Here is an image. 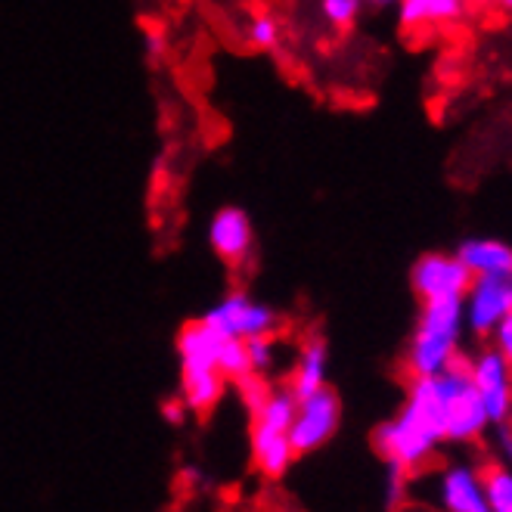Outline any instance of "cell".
I'll list each match as a JSON object with an SVG mask.
<instances>
[{
    "label": "cell",
    "instance_id": "7",
    "mask_svg": "<svg viewBox=\"0 0 512 512\" xmlns=\"http://www.w3.org/2000/svg\"><path fill=\"white\" fill-rule=\"evenodd\" d=\"M469 364V376L481 395V404H485L488 423L500 426L512 419V367L503 360V354L488 345L475 351L472 357H466Z\"/></svg>",
    "mask_w": 512,
    "mask_h": 512
},
{
    "label": "cell",
    "instance_id": "28",
    "mask_svg": "<svg viewBox=\"0 0 512 512\" xmlns=\"http://www.w3.org/2000/svg\"><path fill=\"white\" fill-rule=\"evenodd\" d=\"M494 7L503 10V13H512V0H494Z\"/></svg>",
    "mask_w": 512,
    "mask_h": 512
},
{
    "label": "cell",
    "instance_id": "3",
    "mask_svg": "<svg viewBox=\"0 0 512 512\" xmlns=\"http://www.w3.org/2000/svg\"><path fill=\"white\" fill-rule=\"evenodd\" d=\"M463 329V298L423 301V311H419L407 345V373L438 376L441 370H447L460 357Z\"/></svg>",
    "mask_w": 512,
    "mask_h": 512
},
{
    "label": "cell",
    "instance_id": "13",
    "mask_svg": "<svg viewBox=\"0 0 512 512\" xmlns=\"http://www.w3.org/2000/svg\"><path fill=\"white\" fill-rule=\"evenodd\" d=\"M249 447H252L255 469L264 478H280L295 463V450H292V441H289L286 432H274V429H267V426L252 423Z\"/></svg>",
    "mask_w": 512,
    "mask_h": 512
},
{
    "label": "cell",
    "instance_id": "10",
    "mask_svg": "<svg viewBox=\"0 0 512 512\" xmlns=\"http://www.w3.org/2000/svg\"><path fill=\"white\" fill-rule=\"evenodd\" d=\"M208 243H212L218 258L239 267L255 249V227L243 208L236 205L218 208L212 224H208Z\"/></svg>",
    "mask_w": 512,
    "mask_h": 512
},
{
    "label": "cell",
    "instance_id": "24",
    "mask_svg": "<svg viewBox=\"0 0 512 512\" xmlns=\"http://www.w3.org/2000/svg\"><path fill=\"white\" fill-rule=\"evenodd\" d=\"M491 339V345L503 354V360L512 367V314L509 317H503L497 326H494V333L488 336Z\"/></svg>",
    "mask_w": 512,
    "mask_h": 512
},
{
    "label": "cell",
    "instance_id": "17",
    "mask_svg": "<svg viewBox=\"0 0 512 512\" xmlns=\"http://www.w3.org/2000/svg\"><path fill=\"white\" fill-rule=\"evenodd\" d=\"M485 475V494L491 512H512V469L509 466H491Z\"/></svg>",
    "mask_w": 512,
    "mask_h": 512
},
{
    "label": "cell",
    "instance_id": "22",
    "mask_svg": "<svg viewBox=\"0 0 512 512\" xmlns=\"http://www.w3.org/2000/svg\"><path fill=\"white\" fill-rule=\"evenodd\" d=\"M407 481L410 472L395 466V463H385V506L388 509H398L407 497Z\"/></svg>",
    "mask_w": 512,
    "mask_h": 512
},
{
    "label": "cell",
    "instance_id": "19",
    "mask_svg": "<svg viewBox=\"0 0 512 512\" xmlns=\"http://www.w3.org/2000/svg\"><path fill=\"white\" fill-rule=\"evenodd\" d=\"M246 354H249V370L255 376H267L277 367V342L274 336H255L246 339Z\"/></svg>",
    "mask_w": 512,
    "mask_h": 512
},
{
    "label": "cell",
    "instance_id": "9",
    "mask_svg": "<svg viewBox=\"0 0 512 512\" xmlns=\"http://www.w3.org/2000/svg\"><path fill=\"white\" fill-rule=\"evenodd\" d=\"M472 283V274L457 255L447 252H426L419 255L410 267V286L419 301H438V298H463Z\"/></svg>",
    "mask_w": 512,
    "mask_h": 512
},
{
    "label": "cell",
    "instance_id": "1",
    "mask_svg": "<svg viewBox=\"0 0 512 512\" xmlns=\"http://www.w3.org/2000/svg\"><path fill=\"white\" fill-rule=\"evenodd\" d=\"M444 441V419L432 376H413L398 416L385 419L373 432V447L385 463L407 472L423 469Z\"/></svg>",
    "mask_w": 512,
    "mask_h": 512
},
{
    "label": "cell",
    "instance_id": "4",
    "mask_svg": "<svg viewBox=\"0 0 512 512\" xmlns=\"http://www.w3.org/2000/svg\"><path fill=\"white\" fill-rule=\"evenodd\" d=\"M432 379H435L441 419H444V441L472 444L491 429L485 404H481V395L469 376V364L463 354Z\"/></svg>",
    "mask_w": 512,
    "mask_h": 512
},
{
    "label": "cell",
    "instance_id": "27",
    "mask_svg": "<svg viewBox=\"0 0 512 512\" xmlns=\"http://www.w3.org/2000/svg\"><path fill=\"white\" fill-rule=\"evenodd\" d=\"M370 7H379V10H385V7H398L401 0H367Z\"/></svg>",
    "mask_w": 512,
    "mask_h": 512
},
{
    "label": "cell",
    "instance_id": "23",
    "mask_svg": "<svg viewBox=\"0 0 512 512\" xmlns=\"http://www.w3.org/2000/svg\"><path fill=\"white\" fill-rule=\"evenodd\" d=\"M168 53V32L162 25H146V56L149 63H162Z\"/></svg>",
    "mask_w": 512,
    "mask_h": 512
},
{
    "label": "cell",
    "instance_id": "12",
    "mask_svg": "<svg viewBox=\"0 0 512 512\" xmlns=\"http://www.w3.org/2000/svg\"><path fill=\"white\" fill-rule=\"evenodd\" d=\"M472 277H512V246L494 236H469L454 252Z\"/></svg>",
    "mask_w": 512,
    "mask_h": 512
},
{
    "label": "cell",
    "instance_id": "25",
    "mask_svg": "<svg viewBox=\"0 0 512 512\" xmlns=\"http://www.w3.org/2000/svg\"><path fill=\"white\" fill-rule=\"evenodd\" d=\"M494 444H497V460H500V466H509L512 469V426L509 423H500L497 426Z\"/></svg>",
    "mask_w": 512,
    "mask_h": 512
},
{
    "label": "cell",
    "instance_id": "15",
    "mask_svg": "<svg viewBox=\"0 0 512 512\" xmlns=\"http://www.w3.org/2000/svg\"><path fill=\"white\" fill-rule=\"evenodd\" d=\"M466 10V0H401L398 19L404 28H426L457 22Z\"/></svg>",
    "mask_w": 512,
    "mask_h": 512
},
{
    "label": "cell",
    "instance_id": "5",
    "mask_svg": "<svg viewBox=\"0 0 512 512\" xmlns=\"http://www.w3.org/2000/svg\"><path fill=\"white\" fill-rule=\"evenodd\" d=\"M199 320L212 326L218 336L243 339V342L255 339V336H274L283 326V320L274 308L261 305V301H255L249 292H239V289L224 295L221 301H215Z\"/></svg>",
    "mask_w": 512,
    "mask_h": 512
},
{
    "label": "cell",
    "instance_id": "6",
    "mask_svg": "<svg viewBox=\"0 0 512 512\" xmlns=\"http://www.w3.org/2000/svg\"><path fill=\"white\" fill-rule=\"evenodd\" d=\"M339 423H342V401L329 385L314 391V395L298 398L295 419L289 426V441H292L295 457L320 450L339 432Z\"/></svg>",
    "mask_w": 512,
    "mask_h": 512
},
{
    "label": "cell",
    "instance_id": "14",
    "mask_svg": "<svg viewBox=\"0 0 512 512\" xmlns=\"http://www.w3.org/2000/svg\"><path fill=\"white\" fill-rule=\"evenodd\" d=\"M326 376H329V348L320 336H311L298 351L295 370L289 376V391L295 398L314 395V391L326 388Z\"/></svg>",
    "mask_w": 512,
    "mask_h": 512
},
{
    "label": "cell",
    "instance_id": "18",
    "mask_svg": "<svg viewBox=\"0 0 512 512\" xmlns=\"http://www.w3.org/2000/svg\"><path fill=\"white\" fill-rule=\"evenodd\" d=\"M218 370L227 382H236L249 376V354H246V342L243 339H224L221 351H218Z\"/></svg>",
    "mask_w": 512,
    "mask_h": 512
},
{
    "label": "cell",
    "instance_id": "21",
    "mask_svg": "<svg viewBox=\"0 0 512 512\" xmlns=\"http://www.w3.org/2000/svg\"><path fill=\"white\" fill-rule=\"evenodd\" d=\"M360 10H364V0H320V13L326 16L329 25H336V28L354 25Z\"/></svg>",
    "mask_w": 512,
    "mask_h": 512
},
{
    "label": "cell",
    "instance_id": "11",
    "mask_svg": "<svg viewBox=\"0 0 512 512\" xmlns=\"http://www.w3.org/2000/svg\"><path fill=\"white\" fill-rule=\"evenodd\" d=\"M438 506L444 512H491L485 475L469 463L447 466L438 475Z\"/></svg>",
    "mask_w": 512,
    "mask_h": 512
},
{
    "label": "cell",
    "instance_id": "8",
    "mask_svg": "<svg viewBox=\"0 0 512 512\" xmlns=\"http://www.w3.org/2000/svg\"><path fill=\"white\" fill-rule=\"evenodd\" d=\"M512 314V277H472L463 295L466 329L478 339H488L494 326Z\"/></svg>",
    "mask_w": 512,
    "mask_h": 512
},
{
    "label": "cell",
    "instance_id": "16",
    "mask_svg": "<svg viewBox=\"0 0 512 512\" xmlns=\"http://www.w3.org/2000/svg\"><path fill=\"white\" fill-rule=\"evenodd\" d=\"M295 407H298V398L289 391V385L286 388H274V385H270L267 398L252 413V423L289 435V426H292V419H295Z\"/></svg>",
    "mask_w": 512,
    "mask_h": 512
},
{
    "label": "cell",
    "instance_id": "2",
    "mask_svg": "<svg viewBox=\"0 0 512 512\" xmlns=\"http://www.w3.org/2000/svg\"><path fill=\"white\" fill-rule=\"evenodd\" d=\"M224 336H218L212 326L193 320L180 329L177 336V357H180V401L190 413H212L224 391L227 379L218 370V351Z\"/></svg>",
    "mask_w": 512,
    "mask_h": 512
},
{
    "label": "cell",
    "instance_id": "26",
    "mask_svg": "<svg viewBox=\"0 0 512 512\" xmlns=\"http://www.w3.org/2000/svg\"><path fill=\"white\" fill-rule=\"evenodd\" d=\"M184 410H187V404H184V401L165 404V419H168V423H184Z\"/></svg>",
    "mask_w": 512,
    "mask_h": 512
},
{
    "label": "cell",
    "instance_id": "20",
    "mask_svg": "<svg viewBox=\"0 0 512 512\" xmlns=\"http://www.w3.org/2000/svg\"><path fill=\"white\" fill-rule=\"evenodd\" d=\"M246 38H249V44L255 50H277L280 47V22L270 16V13H258L249 22Z\"/></svg>",
    "mask_w": 512,
    "mask_h": 512
}]
</instances>
